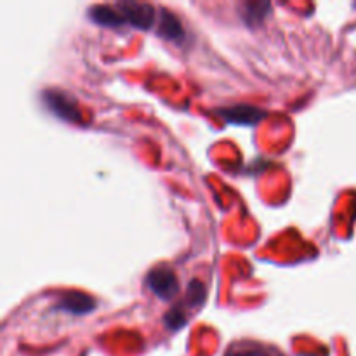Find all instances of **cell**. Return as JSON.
I'll return each mask as SVG.
<instances>
[{
	"label": "cell",
	"instance_id": "cell-1",
	"mask_svg": "<svg viewBox=\"0 0 356 356\" xmlns=\"http://www.w3.org/2000/svg\"><path fill=\"white\" fill-rule=\"evenodd\" d=\"M146 284H148L149 291L162 301H170L179 292V282H177L174 271L167 266L153 268L146 277Z\"/></svg>",
	"mask_w": 356,
	"mask_h": 356
},
{
	"label": "cell",
	"instance_id": "cell-2",
	"mask_svg": "<svg viewBox=\"0 0 356 356\" xmlns=\"http://www.w3.org/2000/svg\"><path fill=\"white\" fill-rule=\"evenodd\" d=\"M115 7L122 13L125 23L132 24L134 28H139V30H149V28L155 24L156 14L155 7H153L152 3L125 0V2H118Z\"/></svg>",
	"mask_w": 356,
	"mask_h": 356
},
{
	"label": "cell",
	"instance_id": "cell-3",
	"mask_svg": "<svg viewBox=\"0 0 356 356\" xmlns=\"http://www.w3.org/2000/svg\"><path fill=\"white\" fill-rule=\"evenodd\" d=\"M44 101L49 106V110L54 115H58L63 120L70 122H80L82 117H80V111L76 108V101L73 99V96L63 92L59 89H51L44 92Z\"/></svg>",
	"mask_w": 356,
	"mask_h": 356
},
{
	"label": "cell",
	"instance_id": "cell-4",
	"mask_svg": "<svg viewBox=\"0 0 356 356\" xmlns=\"http://www.w3.org/2000/svg\"><path fill=\"white\" fill-rule=\"evenodd\" d=\"M218 111L228 124L236 125H254L266 117V111H263L261 108L250 106V104H236V106L221 108Z\"/></svg>",
	"mask_w": 356,
	"mask_h": 356
},
{
	"label": "cell",
	"instance_id": "cell-5",
	"mask_svg": "<svg viewBox=\"0 0 356 356\" xmlns=\"http://www.w3.org/2000/svg\"><path fill=\"white\" fill-rule=\"evenodd\" d=\"M56 309L70 313V315H87V313L96 309V301L89 294H83V292H65L59 298Z\"/></svg>",
	"mask_w": 356,
	"mask_h": 356
},
{
	"label": "cell",
	"instance_id": "cell-6",
	"mask_svg": "<svg viewBox=\"0 0 356 356\" xmlns=\"http://www.w3.org/2000/svg\"><path fill=\"white\" fill-rule=\"evenodd\" d=\"M156 33L162 38H165V40L174 42V44H183L184 40L183 24L177 19L176 14L165 9H160V21L159 28H156Z\"/></svg>",
	"mask_w": 356,
	"mask_h": 356
},
{
	"label": "cell",
	"instance_id": "cell-7",
	"mask_svg": "<svg viewBox=\"0 0 356 356\" xmlns=\"http://www.w3.org/2000/svg\"><path fill=\"white\" fill-rule=\"evenodd\" d=\"M89 17L94 23L101 24V26L117 28L125 24L124 16L117 7L106 6V3H99V6H92L89 9Z\"/></svg>",
	"mask_w": 356,
	"mask_h": 356
},
{
	"label": "cell",
	"instance_id": "cell-8",
	"mask_svg": "<svg viewBox=\"0 0 356 356\" xmlns=\"http://www.w3.org/2000/svg\"><path fill=\"white\" fill-rule=\"evenodd\" d=\"M225 356H284V355L273 346L254 343V341H240V343L232 344Z\"/></svg>",
	"mask_w": 356,
	"mask_h": 356
},
{
	"label": "cell",
	"instance_id": "cell-9",
	"mask_svg": "<svg viewBox=\"0 0 356 356\" xmlns=\"http://www.w3.org/2000/svg\"><path fill=\"white\" fill-rule=\"evenodd\" d=\"M271 3L268 2H249L243 6V19L250 26H256V24L263 23V19L266 17V14L270 13Z\"/></svg>",
	"mask_w": 356,
	"mask_h": 356
},
{
	"label": "cell",
	"instance_id": "cell-10",
	"mask_svg": "<svg viewBox=\"0 0 356 356\" xmlns=\"http://www.w3.org/2000/svg\"><path fill=\"white\" fill-rule=\"evenodd\" d=\"M205 298H207V292H205V285L202 284L200 280H193L190 285H188L186 291V305L188 306H202L205 302Z\"/></svg>",
	"mask_w": 356,
	"mask_h": 356
},
{
	"label": "cell",
	"instance_id": "cell-11",
	"mask_svg": "<svg viewBox=\"0 0 356 356\" xmlns=\"http://www.w3.org/2000/svg\"><path fill=\"white\" fill-rule=\"evenodd\" d=\"M184 323H186V316H184L183 309L181 308H172L165 315V325L169 327L170 330L181 329V327H184Z\"/></svg>",
	"mask_w": 356,
	"mask_h": 356
}]
</instances>
